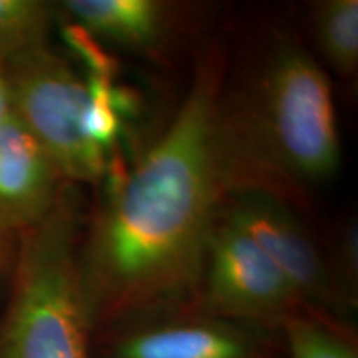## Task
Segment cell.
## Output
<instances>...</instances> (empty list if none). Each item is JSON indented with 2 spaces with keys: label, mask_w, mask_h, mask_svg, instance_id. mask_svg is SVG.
Instances as JSON below:
<instances>
[{
  "label": "cell",
  "mask_w": 358,
  "mask_h": 358,
  "mask_svg": "<svg viewBox=\"0 0 358 358\" xmlns=\"http://www.w3.org/2000/svg\"><path fill=\"white\" fill-rule=\"evenodd\" d=\"M226 55L201 53L173 120L136 166L106 182L83 222L78 274L93 334L146 313L191 306L226 196L214 116Z\"/></svg>",
  "instance_id": "obj_1"
},
{
  "label": "cell",
  "mask_w": 358,
  "mask_h": 358,
  "mask_svg": "<svg viewBox=\"0 0 358 358\" xmlns=\"http://www.w3.org/2000/svg\"><path fill=\"white\" fill-rule=\"evenodd\" d=\"M214 140L226 194L256 191L295 209L335 178L342 153L332 85L294 35H272L234 87L224 78Z\"/></svg>",
  "instance_id": "obj_2"
},
{
  "label": "cell",
  "mask_w": 358,
  "mask_h": 358,
  "mask_svg": "<svg viewBox=\"0 0 358 358\" xmlns=\"http://www.w3.org/2000/svg\"><path fill=\"white\" fill-rule=\"evenodd\" d=\"M83 229L77 186L42 221L17 234L0 358H93V329L78 274Z\"/></svg>",
  "instance_id": "obj_3"
},
{
  "label": "cell",
  "mask_w": 358,
  "mask_h": 358,
  "mask_svg": "<svg viewBox=\"0 0 358 358\" xmlns=\"http://www.w3.org/2000/svg\"><path fill=\"white\" fill-rule=\"evenodd\" d=\"M10 115L37 140L70 185L101 182L108 153L88 141L85 80L47 42L3 64Z\"/></svg>",
  "instance_id": "obj_4"
},
{
  "label": "cell",
  "mask_w": 358,
  "mask_h": 358,
  "mask_svg": "<svg viewBox=\"0 0 358 358\" xmlns=\"http://www.w3.org/2000/svg\"><path fill=\"white\" fill-rule=\"evenodd\" d=\"M192 306L219 319L280 334L307 312L275 264L250 237L217 214Z\"/></svg>",
  "instance_id": "obj_5"
},
{
  "label": "cell",
  "mask_w": 358,
  "mask_h": 358,
  "mask_svg": "<svg viewBox=\"0 0 358 358\" xmlns=\"http://www.w3.org/2000/svg\"><path fill=\"white\" fill-rule=\"evenodd\" d=\"M275 335L194 306L146 313L93 334V358H274Z\"/></svg>",
  "instance_id": "obj_6"
},
{
  "label": "cell",
  "mask_w": 358,
  "mask_h": 358,
  "mask_svg": "<svg viewBox=\"0 0 358 358\" xmlns=\"http://www.w3.org/2000/svg\"><path fill=\"white\" fill-rule=\"evenodd\" d=\"M219 214L275 264L307 312L350 324L353 312L335 287L324 245L313 239L294 208L262 192L234 191L224 196Z\"/></svg>",
  "instance_id": "obj_7"
},
{
  "label": "cell",
  "mask_w": 358,
  "mask_h": 358,
  "mask_svg": "<svg viewBox=\"0 0 358 358\" xmlns=\"http://www.w3.org/2000/svg\"><path fill=\"white\" fill-rule=\"evenodd\" d=\"M69 186L43 146L8 115L0 124V221L19 234L48 216Z\"/></svg>",
  "instance_id": "obj_8"
},
{
  "label": "cell",
  "mask_w": 358,
  "mask_h": 358,
  "mask_svg": "<svg viewBox=\"0 0 358 358\" xmlns=\"http://www.w3.org/2000/svg\"><path fill=\"white\" fill-rule=\"evenodd\" d=\"M55 8L103 43L148 55L163 50L181 22L178 3L161 0H64Z\"/></svg>",
  "instance_id": "obj_9"
},
{
  "label": "cell",
  "mask_w": 358,
  "mask_h": 358,
  "mask_svg": "<svg viewBox=\"0 0 358 358\" xmlns=\"http://www.w3.org/2000/svg\"><path fill=\"white\" fill-rule=\"evenodd\" d=\"M315 43L325 64L343 78L358 70V2L320 0L310 7Z\"/></svg>",
  "instance_id": "obj_10"
},
{
  "label": "cell",
  "mask_w": 358,
  "mask_h": 358,
  "mask_svg": "<svg viewBox=\"0 0 358 358\" xmlns=\"http://www.w3.org/2000/svg\"><path fill=\"white\" fill-rule=\"evenodd\" d=\"M287 358H358L352 324L301 312L280 330Z\"/></svg>",
  "instance_id": "obj_11"
},
{
  "label": "cell",
  "mask_w": 358,
  "mask_h": 358,
  "mask_svg": "<svg viewBox=\"0 0 358 358\" xmlns=\"http://www.w3.org/2000/svg\"><path fill=\"white\" fill-rule=\"evenodd\" d=\"M57 19L55 3L43 0H0V65L47 42Z\"/></svg>",
  "instance_id": "obj_12"
},
{
  "label": "cell",
  "mask_w": 358,
  "mask_h": 358,
  "mask_svg": "<svg viewBox=\"0 0 358 358\" xmlns=\"http://www.w3.org/2000/svg\"><path fill=\"white\" fill-rule=\"evenodd\" d=\"M324 252L340 297L355 313L358 299V229L355 217L340 222Z\"/></svg>",
  "instance_id": "obj_13"
},
{
  "label": "cell",
  "mask_w": 358,
  "mask_h": 358,
  "mask_svg": "<svg viewBox=\"0 0 358 358\" xmlns=\"http://www.w3.org/2000/svg\"><path fill=\"white\" fill-rule=\"evenodd\" d=\"M60 34L69 50L85 65L88 75L106 80L118 78L120 62L88 29L73 20L62 19Z\"/></svg>",
  "instance_id": "obj_14"
},
{
  "label": "cell",
  "mask_w": 358,
  "mask_h": 358,
  "mask_svg": "<svg viewBox=\"0 0 358 358\" xmlns=\"http://www.w3.org/2000/svg\"><path fill=\"white\" fill-rule=\"evenodd\" d=\"M17 248V232L0 221V272L13 264Z\"/></svg>",
  "instance_id": "obj_15"
},
{
  "label": "cell",
  "mask_w": 358,
  "mask_h": 358,
  "mask_svg": "<svg viewBox=\"0 0 358 358\" xmlns=\"http://www.w3.org/2000/svg\"><path fill=\"white\" fill-rule=\"evenodd\" d=\"M8 115H10V110H8L7 85H6V77H3V65H0V124L6 122Z\"/></svg>",
  "instance_id": "obj_16"
}]
</instances>
